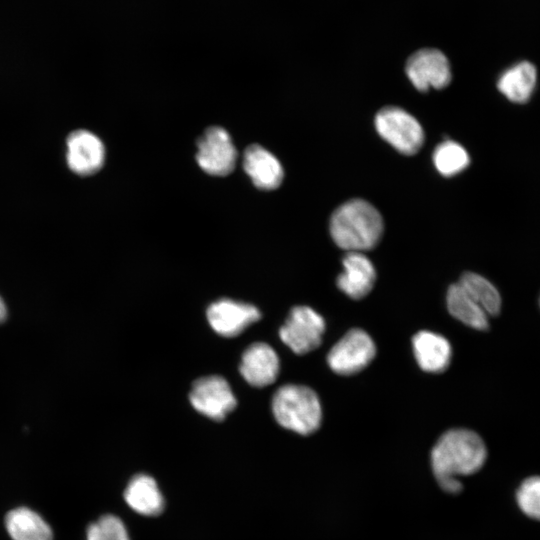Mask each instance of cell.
<instances>
[{
	"label": "cell",
	"instance_id": "cell-14",
	"mask_svg": "<svg viewBox=\"0 0 540 540\" xmlns=\"http://www.w3.org/2000/svg\"><path fill=\"white\" fill-rule=\"evenodd\" d=\"M243 168L253 184L262 190L276 189L283 180L284 172L279 160L258 144L245 149Z\"/></svg>",
	"mask_w": 540,
	"mask_h": 540
},
{
	"label": "cell",
	"instance_id": "cell-7",
	"mask_svg": "<svg viewBox=\"0 0 540 540\" xmlns=\"http://www.w3.org/2000/svg\"><path fill=\"white\" fill-rule=\"evenodd\" d=\"M375 354L376 346L372 338L361 329H352L332 347L327 361L333 372L352 375L363 370Z\"/></svg>",
	"mask_w": 540,
	"mask_h": 540
},
{
	"label": "cell",
	"instance_id": "cell-25",
	"mask_svg": "<svg viewBox=\"0 0 540 540\" xmlns=\"http://www.w3.org/2000/svg\"><path fill=\"white\" fill-rule=\"evenodd\" d=\"M540 302V301H539Z\"/></svg>",
	"mask_w": 540,
	"mask_h": 540
},
{
	"label": "cell",
	"instance_id": "cell-2",
	"mask_svg": "<svg viewBox=\"0 0 540 540\" xmlns=\"http://www.w3.org/2000/svg\"><path fill=\"white\" fill-rule=\"evenodd\" d=\"M383 219L369 202L353 199L343 203L332 214L330 234L336 245L348 252L374 248L382 237Z\"/></svg>",
	"mask_w": 540,
	"mask_h": 540
},
{
	"label": "cell",
	"instance_id": "cell-15",
	"mask_svg": "<svg viewBox=\"0 0 540 540\" xmlns=\"http://www.w3.org/2000/svg\"><path fill=\"white\" fill-rule=\"evenodd\" d=\"M412 346L418 365L423 371L441 373L451 359V346L446 338L430 331L414 335Z\"/></svg>",
	"mask_w": 540,
	"mask_h": 540
},
{
	"label": "cell",
	"instance_id": "cell-23",
	"mask_svg": "<svg viewBox=\"0 0 540 540\" xmlns=\"http://www.w3.org/2000/svg\"><path fill=\"white\" fill-rule=\"evenodd\" d=\"M516 501L526 516L540 521V476H531L520 484Z\"/></svg>",
	"mask_w": 540,
	"mask_h": 540
},
{
	"label": "cell",
	"instance_id": "cell-18",
	"mask_svg": "<svg viewBox=\"0 0 540 540\" xmlns=\"http://www.w3.org/2000/svg\"><path fill=\"white\" fill-rule=\"evenodd\" d=\"M537 72L528 61L519 62L504 71L498 79L499 91L515 103L527 102L536 86Z\"/></svg>",
	"mask_w": 540,
	"mask_h": 540
},
{
	"label": "cell",
	"instance_id": "cell-6",
	"mask_svg": "<svg viewBox=\"0 0 540 540\" xmlns=\"http://www.w3.org/2000/svg\"><path fill=\"white\" fill-rule=\"evenodd\" d=\"M196 147V161L204 172L226 176L233 171L237 152L230 135L222 127H208L197 139Z\"/></svg>",
	"mask_w": 540,
	"mask_h": 540
},
{
	"label": "cell",
	"instance_id": "cell-9",
	"mask_svg": "<svg viewBox=\"0 0 540 540\" xmlns=\"http://www.w3.org/2000/svg\"><path fill=\"white\" fill-rule=\"evenodd\" d=\"M405 69L411 83L419 91L441 89L451 81L449 61L437 49L425 48L415 52L407 60Z\"/></svg>",
	"mask_w": 540,
	"mask_h": 540
},
{
	"label": "cell",
	"instance_id": "cell-16",
	"mask_svg": "<svg viewBox=\"0 0 540 540\" xmlns=\"http://www.w3.org/2000/svg\"><path fill=\"white\" fill-rule=\"evenodd\" d=\"M124 499L135 512L144 516H156L164 508V498L153 477L135 475L124 491Z\"/></svg>",
	"mask_w": 540,
	"mask_h": 540
},
{
	"label": "cell",
	"instance_id": "cell-11",
	"mask_svg": "<svg viewBox=\"0 0 540 540\" xmlns=\"http://www.w3.org/2000/svg\"><path fill=\"white\" fill-rule=\"evenodd\" d=\"M260 317L261 313L255 306L231 299L218 300L207 309V319L211 327L225 337L239 335Z\"/></svg>",
	"mask_w": 540,
	"mask_h": 540
},
{
	"label": "cell",
	"instance_id": "cell-20",
	"mask_svg": "<svg viewBox=\"0 0 540 540\" xmlns=\"http://www.w3.org/2000/svg\"><path fill=\"white\" fill-rule=\"evenodd\" d=\"M458 283L487 315L496 316L499 314L501 309L500 294L486 278L473 272H466Z\"/></svg>",
	"mask_w": 540,
	"mask_h": 540
},
{
	"label": "cell",
	"instance_id": "cell-13",
	"mask_svg": "<svg viewBox=\"0 0 540 540\" xmlns=\"http://www.w3.org/2000/svg\"><path fill=\"white\" fill-rule=\"evenodd\" d=\"M342 263L344 271L337 278L338 288L352 299L364 298L376 281L372 262L362 252H348Z\"/></svg>",
	"mask_w": 540,
	"mask_h": 540
},
{
	"label": "cell",
	"instance_id": "cell-21",
	"mask_svg": "<svg viewBox=\"0 0 540 540\" xmlns=\"http://www.w3.org/2000/svg\"><path fill=\"white\" fill-rule=\"evenodd\" d=\"M433 162L439 173L446 177L463 171L470 163L467 151L457 142L446 140L433 153Z\"/></svg>",
	"mask_w": 540,
	"mask_h": 540
},
{
	"label": "cell",
	"instance_id": "cell-24",
	"mask_svg": "<svg viewBox=\"0 0 540 540\" xmlns=\"http://www.w3.org/2000/svg\"><path fill=\"white\" fill-rule=\"evenodd\" d=\"M8 317V308L4 299L0 295V324L4 323Z\"/></svg>",
	"mask_w": 540,
	"mask_h": 540
},
{
	"label": "cell",
	"instance_id": "cell-17",
	"mask_svg": "<svg viewBox=\"0 0 540 540\" xmlns=\"http://www.w3.org/2000/svg\"><path fill=\"white\" fill-rule=\"evenodd\" d=\"M5 527L12 540H53L49 524L27 507L9 511L5 516Z\"/></svg>",
	"mask_w": 540,
	"mask_h": 540
},
{
	"label": "cell",
	"instance_id": "cell-3",
	"mask_svg": "<svg viewBox=\"0 0 540 540\" xmlns=\"http://www.w3.org/2000/svg\"><path fill=\"white\" fill-rule=\"evenodd\" d=\"M272 410L282 427L301 435L315 432L321 424L320 401L306 386L288 384L280 387L273 396Z\"/></svg>",
	"mask_w": 540,
	"mask_h": 540
},
{
	"label": "cell",
	"instance_id": "cell-8",
	"mask_svg": "<svg viewBox=\"0 0 540 540\" xmlns=\"http://www.w3.org/2000/svg\"><path fill=\"white\" fill-rule=\"evenodd\" d=\"M189 398L198 412L216 421L223 420L237 403L226 379L217 375L196 380Z\"/></svg>",
	"mask_w": 540,
	"mask_h": 540
},
{
	"label": "cell",
	"instance_id": "cell-10",
	"mask_svg": "<svg viewBox=\"0 0 540 540\" xmlns=\"http://www.w3.org/2000/svg\"><path fill=\"white\" fill-rule=\"evenodd\" d=\"M66 163L79 176L98 172L105 161V147L101 139L85 129L72 131L66 138Z\"/></svg>",
	"mask_w": 540,
	"mask_h": 540
},
{
	"label": "cell",
	"instance_id": "cell-4",
	"mask_svg": "<svg viewBox=\"0 0 540 540\" xmlns=\"http://www.w3.org/2000/svg\"><path fill=\"white\" fill-rule=\"evenodd\" d=\"M379 135L405 155L417 153L424 142V131L415 117L400 107H385L375 117Z\"/></svg>",
	"mask_w": 540,
	"mask_h": 540
},
{
	"label": "cell",
	"instance_id": "cell-5",
	"mask_svg": "<svg viewBox=\"0 0 540 540\" xmlns=\"http://www.w3.org/2000/svg\"><path fill=\"white\" fill-rule=\"evenodd\" d=\"M325 331L323 317L307 306L291 309L280 328L281 340L296 354H305L316 349Z\"/></svg>",
	"mask_w": 540,
	"mask_h": 540
},
{
	"label": "cell",
	"instance_id": "cell-19",
	"mask_svg": "<svg viewBox=\"0 0 540 540\" xmlns=\"http://www.w3.org/2000/svg\"><path fill=\"white\" fill-rule=\"evenodd\" d=\"M446 300L448 310L454 318L477 330L488 328V315L459 283L449 287Z\"/></svg>",
	"mask_w": 540,
	"mask_h": 540
},
{
	"label": "cell",
	"instance_id": "cell-1",
	"mask_svg": "<svg viewBox=\"0 0 540 540\" xmlns=\"http://www.w3.org/2000/svg\"><path fill=\"white\" fill-rule=\"evenodd\" d=\"M487 459L482 438L472 430L451 429L440 436L431 451L434 477L447 493L456 494L463 489L460 476L479 471Z\"/></svg>",
	"mask_w": 540,
	"mask_h": 540
},
{
	"label": "cell",
	"instance_id": "cell-12",
	"mask_svg": "<svg viewBox=\"0 0 540 540\" xmlns=\"http://www.w3.org/2000/svg\"><path fill=\"white\" fill-rule=\"evenodd\" d=\"M279 358L266 343H253L244 351L240 363L242 377L252 386L264 387L272 384L279 373Z\"/></svg>",
	"mask_w": 540,
	"mask_h": 540
},
{
	"label": "cell",
	"instance_id": "cell-22",
	"mask_svg": "<svg viewBox=\"0 0 540 540\" xmlns=\"http://www.w3.org/2000/svg\"><path fill=\"white\" fill-rule=\"evenodd\" d=\"M87 540H130V538L120 518L115 515H104L89 525Z\"/></svg>",
	"mask_w": 540,
	"mask_h": 540
}]
</instances>
